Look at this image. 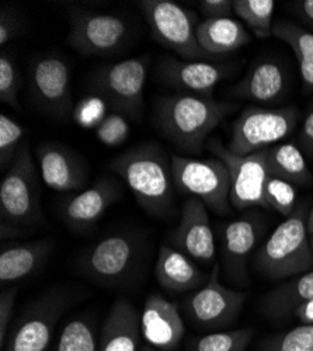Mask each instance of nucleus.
Segmentation results:
<instances>
[{
  "label": "nucleus",
  "mask_w": 313,
  "mask_h": 351,
  "mask_svg": "<svg viewBox=\"0 0 313 351\" xmlns=\"http://www.w3.org/2000/svg\"><path fill=\"white\" fill-rule=\"evenodd\" d=\"M236 110L212 96L177 92L160 97L155 106V124L160 134L188 156L200 155L208 135Z\"/></svg>",
  "instance_id": "obj_1"
},
{
  "label": "nucleus",
  "mask_w": 313,
  "mask_h": 351,
  "mask_svg": "<svg viewBox=\"0 0 313 351\" xmlns=\"http://www.w3.org/2000/svg\"><path fill=\"white\" fill-rule=\"evenodd\" d=\"M107 167L117 173L148 214L167 218L173 211L175 182L172 158L153 142L140 143L111 159Z\"/></svg>",
  "instance_id": "obj_2"
},
{
  "label": "nucleus",
  "mask_w": 313,
  "mask_h": 351,
  "mask_svg": "<svg viewBox=\"0 0 313 351\" xmlns=\"http://www.w3.org/2000/svg\"><path fill=\"white\" fill-rule=\"evenodd\" d=\"M42 221L37 167L28 142L8 169L0 184V235L10 241L24 235Z\"/></svg>",
  "instance_id": "obj_3"
},
{
  "label": "nucleus",
  "mask_w": 313,
  "mask_h": 351,
  "mask_svg": "<svg viewBox=\"0 0 313 351\" xmlns=\"http://www.w3.org/2000/svg\"><path fill=\"white\" fill-rule=\"evenodd\" d=\"M308 210L297 207L279 223L254 256V269L270 281L294 278L313 269V250L306 228Z\"/></svg>",
  "instance_id": "obj_4"
},
{
  "label": "nucleus",
  "mask_w": 313,
  "mask_h": 351,
  "mask_svg": "<svg viewBox=\"0 0 313 351\" xmlns=\"http://www.w3.org/2000/svg\"><path fill=\"white\" fill-rule=\"evenodd\" d=\"M138 8L144 14L152 38L173 51L184 61H218L207 53L197 38L198 17L172 0H140Z\"/></svg>",
  "instance_id": "obj_5"
},
{
  "label": "nucleus",
  "mask_w": 313,
  "mask_h": 351,
  "mask_svg": "<svg viewBox=\"0 0 313 351\" xmlns=\"http://www.w3.org/2000/svg\"><path fill=\"white\" fill-rule=\"evenodd\" d=\"M299 121L297 107H246L232 124L231 141L226 148L238 156L268 149L291 135Z\"/></svg>",
  "instance_id": "obj_6"
},
{
  "label": "nucleus",
  "mask_w": 313,
  "mask_h": 351,
  "mask_svg": "<svg viewBox=\"0 0 313 351\" xmlns=\"http://www.w3.org/2000/svg\"><path fill=\"white\" fill-rule=\"evenodd\" d=\"M172 174L181 193L200 198L207 208L219 215L231 214V171L223 160L173 155Z\"/></svg>",
  "instance_id": "obj_7"
},
{
  "label": "nucleus",
  "mask_w": 313,
  "mask_h": 351,
  "mask_svg": "<svg viewBox=\"0 0 313 351\" xmlns=\"http://www.w3.org/2000/svg\"><path fill=\"white\" fill-rule=\"evenodd\" d=\"M221 265L215 263L208 281L184 298L183 312L197 328L205 330L234 325L243 308L247 294L231 289L219 281Z\"/></svg>",
  "instance_id": "obj_8"
},
{
  "label": "nucleus",
  "mask_w": 313,
  "mask_h": 351,
  "mask_svg": "<svg viewBox=\"0 0 313 351\" xmlns=\"http://www.w3.org/2000/svg\"><path fill=\"white\" fill-rule=\"evenodd\" d=\"M148 66V56L131 58V60L104 66L93 76V90H96L116 112L138 119L144 106Z\"/></svg>",
  "instance_id": "obj_9"
},
{
  "label": "nucleus",
  "mask_w": 313,
  "mask_h": 351,
  "mask_svg": "<svg viewBox=\"0 0 313 351\" xmlns=\"http://www.w3.org/2000/svg\"><path fill=\"white\" fill-rule=\"evenodd\" d=\"M69 301L65 289H52L37 298L17 320L3 351H47Z\"/></svg>",
  "instance_id": "obj_10"
},
{
  "label": "nucleus",
  "mask_w": 313,
  "mask_h": 351,
  "mask_svg": "<svg viewBox=\"0 0 313 351\" xmlns=\"http://www.w3.org/2000/svg\"><path fill=\"white\" fill-rule=\"evenodd\" d=\"M207 146L218 159L226 163L231 171V206L236 210L250 207L266 208L264 189L270 178L267 149L247 156H238L216 138L210 139Z\"/></svg>",
  "instance_id": "obj_11"
},
{
  "label": "nucleus",
  "mask_w": 313,
  "mask_h": 351,
  "mask_svg": "<svg viewBox=\"0 0 313 351\" xmlns=\"http://www.w3.org/2000/svg\"><path fill=\"white\" fill-rule=\"evenodd\" d=\"M128 40L129 25L120 16L84 12L71 19L69 45L84 56L118 52Z\"/></svg>",
  "instance_id": "obj_12"
},
{
  "label": "nucleus",
  "mask_w": 313,
  "mask_h": 351,
  "mask_svg": "<svg viewBox=\"0 0 313 351\" xmlns=\"http://www.w3.org/2000/svg\"><path fill=\"white\" fill-rule=\"evenodd\" d=\"M30 90L34 101L44 112L55 119H66L71 114L72 89L68 64L58 56H42L30 65Z\"/></svg>",
  "instance_id": "obj_13"
},
{
  "label": "nucleus",
  "mask_w": 313,
  "mask_h": 351,
  "mask_svg": "<svg viewBox=\"0 0 313 351\" xmlns=\"http://www.w3.org/2000/svg\"><path fill=\"white\" fill-rule=\"evenodd\" d=\"M138 242L124 233H114L83 253L80 266L89 278L101 284L124 280L138 258Z\"/></svg>",
  "instance_id": "obj_14"
},
{
  "label": "nucleus",
  "mask_w": 313,
  "mask_h": 351,
  "mask_svg": "<svg viewBox=\"0 0 313 351\" xmlns=\"http://www.w3.org/2000/svg\"><path fill=\"white\" fill-rule=\"evenodd\" d=\"M264 225L260 217L249 213L238 219L227 222L222 228V266L226 280L243 287L250 282L247 265L251 252L258 245Z\"/></svg>",
  "instance_id": "obj_15"
},
{
  "label": "nucleus",
  "mask_w": 313,
  "mask_h": 351,
  "mask_svg": "<svg viewBox=\"0 0 313 351\" xmlns=\"http://www.w3.org/2000/svg\"><path fill=\"white\" fill-rule=\"evenodd\" d=\"M168 246L187 254L195 261L212 263L215 258V237L207 206L195 197H188L181 208L179 226L170 233Z\"/></svg>",
  "instance_id": "obj_16"
},
{
  "label": "nucleus",
  "mask_w": 313,
  "mask_h": 351,
  "mask_svg": "<svg viewBox=\"0 0 313 351\" xmlns=\"http://www.w3.org/2000/svg\"><path fill=\"white\" fill-rule=\"evenodd\" d=\"M36 155L47 187L66 193L86 186L89 179L86 163L66 146L52 142L42 143L37 146Z\"/></svg>",
  "instance_id": "obj_17"
},
{
  "label": "nucleus",
  "mask_w": 313,
  "mask_h": 351,
  "mask_svg": "<svg viewBox=\"0 0 313 351\" xmlns=\"http://www.w3.org/2000/svg\"><path fill=\"white\" fill-rule=\"evenodd\" d=\"M123 195L117 180L103 178L92 187L68 198L61 207L64 222L73 230L90 229Z\"/></svg>",
  "instance_id": "obj_18"
},
{
  "label": "nucleus",
  "mask_w": 313,
  "mask_h": 351,
  "mask_svg": "<svg viewBox=\"0 0 313 351\" xmlns=\"http://www.w3.org/2000/svg\"><path fill=\"white\" fill-rule=\"evenodd\" d=\"M140 332L151 347L173 351L186 333L177 304L170 302L160 294L149 295L140 313Z\"/></svg>",
  "instance_id": "obj_19"
},
{
  "label": "nucleus",
  "mask_w": 313,
  "mask_h": 351,
  "mask_svg": "<svg viewBox=\"0 0 313 351\" xmlns=\"http://www.w3.org/2000/svg\"><path fill=\"white\" fill-rule=\"evenodd\" d=\"M159 77L181 92L212 96L214 87L227 75V68L216 61H184L164 58L158 66Z\"/></svg>",
  "instance_id": "obj_20"
},
{
  "label": "nucleus",
  "mask_w": 313,
  "mask_h": 351,
  "mask_svg": "<svg viewBox=\"0 0 313 351\" xmlns=\"http://www.w3.org/2000/svg\"><path fill=\"white\" fill-rule=\"evenodd\" d=\"M288 76L284 68L274 61L255 64L249 73L239 80L231 95L238 99L253 100L259 104H275L286 97Z\"/></svg>",
  "instance_id": "obj_21"
},
{
  "label": "nucleus",
  "mask_w": 313,
  "mask_h": 351,
  "mask_svg": "<svg viewBox=\"0 0 313 351\" xmlns=\"http://www.w3.org/2000/svg\"><path fill=\"white\" fill-rule=\"evenodd\" d=\"M140 336V315L127 298H118L104 320L99 351H138Z\"/></svg>",
  "instance_id": "obj_22"
},
{
  "label": "nucleus",
  "mask_w": 313,
  "mask_h": 351,
  "mask_svg": "<svg viewBox=\"0 0 313 351\" xmlns=\"http://www.w3.org/2000/svg\"><path fill=\"white\" fill-rule=\"evenodd\" d=\"M53 247L52 239L3 245L0 253V282L6 285L33 276L45 265Z\"/></svg>",
  "instance_id": "obj_23"
},
{
  "label": "nucleus",
  "mask_w": 313,
  "mask_h": 351,
  "mask_svg": "<svg viewBox=\"0 0 313 351\" xmlns=\"http://www.w3.org/2000/svg\"><path fill=\"white\" fill-rule=\"evenodd\" d=\"M155 277L159 285L170 292L194 291L208 281L191 257L168 245H163L159 250Z\"/></svg>",
  "instance_id": "obj_24"
},
{
  "label": "nucleus",
  "mask_w": 313,
  "mask_h": 351,
  "mask_svg": "<svg viewBox=\"0 0 313 351\" xmlns=\"http://www.w3.org/2000/svg\"><path fill=\"white\" fill-rule=\"evenodd\" d=\"M197 38L201 48L212 56H223L250 43L245 25L234 17L207 19L197 27Z\"/></svg>",
  "instance_id": "obj_25"
},
{
  "label": "nucleus",
  "mask_w": 313,
  "mask_h": 351,
  "mask_svg": "<svg viewBox=\"0 0 313 351\" xmlns=\"http://www.w3.org/2000/svg\"><path fill=\"white\" fill-rule=\"evenodd\" d=\"M313 300V270L273 288L264 295L262 309L266 316L282 320L294 315L302 304Z\"/></svg>",
  "instance_id": "obj_26"
},
{
  "label": "nucleus",
  "mask_w": 313,
  "mask_h": 351,
  "mask_svg": "<svg viewBox=\"0 0 313 351\" xmlns=\"http://www.w3.org/2000/svg\"><path fill=\"white\" fill-rule=\"evenodd\" d=\"M270 176L294 186H310L313 176L306 165L303 152L294 143H281L267 149Z\"/></svg>",
  "instance_id": "obj_27"
},
{
  "label": "nucleus",
  "mask_w": 313,
  "mask_h": 351,
  "mask_svg": "<svg viewBox=\"0 0 313 351\" xmlns=\"http://www.w3.org/2000/svg\"><path fill=\"white\" fill-rule=\"evenodd\" d=\"M273 36L286 43L297 56L303 80V90H313V33L291 21H279L273 27Z\"/></svg>",
  "instance_id": "obj_28"
},
{
  "label": "nucleus",
  "mask_w": 313,
  "mask_h": 351,
  "mask_svg": "<svg viewBox=\"0 0 313 351\" xmlns=\"http://www.w3.org/2000/svg\"><path fill=\"white\" fill-rule=\"evenodd\" d=\"M275 2L273 0H235L234 13L245 21L255 38H268L273 36V17Z\"/></svg>",
  "instance_id": "obj_29"
},
{
  "label": "nucleus",
  "mask_w": 313,
  "mask_h": 351,
  "mask_svg": "<svg viewBox=\"0 0 313 351\" xmlns=\"http://www.w3.org/2000/svg\"><path fill=\"white\" fill-rule=\"evenodd\" d=\"M53 351H99L92 322L88 317H75L68 322Z\"/></svg>",
  "instance_id": "obj_30"
},
{
  "label": "nucleus",
  "mask_w": 313,
  "mask_h": 351,
  "mask_svg": "<svg viewBox=\"0 0 313 351\" xmlns=\"http://www.w3.org/2000/svg\"><path fill=\"white\" fill-rule=\"evenodd\" d=\"M253 329L214 332L195 339L190 351H246L253 339Z\"/></svg>",
  "instance_id": "obj_31"
},
{
  "label": "nucleus",
  "mask_w": 313,
  "mask_h": 351,
  "mask_svg": "<svg viewBox=\"0 0 313 351\" xmlns=\"http://www.w3.org/2000/svg\"><path fill=\"white\" fill-rule=\"evenodd\" d=\"M260 351H313V324H302L266 339Z\"/></svg>",
  "instance_id": "obj_32"
},
{
  "label": "nucleus",
  "mask_w": 313,
  "mask_h": 351,
  "mask_svg": "<svg viewBox=\"0 0 313 351\" xmlns=\"http://www.w3.org/2000/svg\"><path fill=\"white\" fill-rule=\"evenodd\" d=\"M266 208L282 217H291L297 210V191L294 184L270 176L264 189Z\"/></svg>",
  "instance_id": "obj_33"
},
{
  "label": "nucleus",
  "mask_w": 313,
  "mask_h": 351,
  "mask_svg": "<svg viewBox=\"0 0 313 351\" xmlns=\"http://www.w3.org/2000/svg\"><path fill=\"white\" fill-rule=\"evenodd\" d=\"M25 135V128L6 114L0 115V163L2 167L12 166Z\"/></svg>",
  "instance_id": "obj_34"
},
{
  "label": "nucleus",
  "mask_w": 313,
  "mask_h": 351,
  "mask_svg": "<svg viewBox=\"0 0 313 351\" xmlns=\"http://www.w3.org/2000/svg\"><path fill=\"white\" fill-rule=\"evenodd\" d=\"M21 87L20 71L13 58L3 49L0 55V100L18 110V92Z\"/></svg>",
  "instance_id": "obj_35"
},
{
  "label": "nucleus",
  "mask_w": 313,
  "mask_h": 351,
  "mask_svg": "<svg viewBox=\"0 0 313 351\" xmlns=\"http://www.w3.org/2000/svg\"><path fill=\"white\" fill-rule=\"evenodd\" d=\"M95 134L101 143L107 146H117L127 141L129 135V125L123 114L111 112L97 124Z\"/></svg>",
  "instance_id": "obj_36"
},
{
  "label": "nucleus",
  "mask_w": 313,
  "mask_h": 351,
  "mask_svg": "<svg viewBox=\"0 0 313 351\" xmlns=\"http://www.w3.org/2000/svg\"><path fill=\"white\" fill-rule=\"evenodd\" d=\"M23 30L21 17L10 8L0 9V47L5 48L16 40Z\"/></svg>",
  "instance_id": "obj_37"
},
{
  "label": "nucleus",
  "mask_w": 313,
  "mask_h": 351,
  "mask_svg": "<svg viewBox=\"0 0 313 351\" xmlns=\"http://www.w3.org/2000/svg\"><path fill=\"white\" fill-rule=\"evenodd\" d=\"M17 287H8L0 294V347H5L9 333V325L14 311Z\"/></svg>",
  "instance_id": "obj_38"
},
{
  "label": "nucleus",
  "mask_w": 313,
  "mask_h": 351,
  "mask_svg": "<svg viewBox=\"0 0 313 351\" xmlns=\"http://www.w3.org/2000/svg\"><path fill=\"white\" fill-rule=\"evenodd\" d=\"M198 8H200L204 20L232 17L234 13V2L231 0H203L198 3Z\"/></svg>",
  "instance_id": "obj_39"
},
{
  "label": "nucleus",
  "mask_w": 313,
  "mask_h": 351,
  "mask_svg": "<svg viewBox=\"0 0 313 351\" xmlns=\"http://www.w3.org/2000/svg\"><path fill=\"white\" fill-rule=\"evenodd\" d=\"M301 151L306 155H313V101L309 106V110L305 115L299 135Z\"/></svg>",
  "instance_id": "obj_40"
},
{
  "label": "nucleus",
  "mask_w": 313,
  "mask_h": 351,
  "mask_svg": "<svg viewBox=\"0 0 313 351\" xmlns=\"http://www.w3.org/2000/svg\"><path fill=\"white\" fill-rule=\"evenodd\" d=\"M294 12L297 16L310 28L313 27V0H301L294 3Z\"/></svg>",
  "instance_id": "obj_41"
},
{
  "label": "nucleus",
  "mask_w": 313,
  "mask_h": 351,
  "mask_svg": "<svg viewBox=\"0 0 313 351\" xmlns=\"http://www.w3.org/2000/svg\"><path fill=\"white\" fill-rule=\"evenodd\" d=\"M294 316L302 324H313V300L302 304L294 311Z\"/></svg>",
  "instance_id": "obj_42"
},
{
  "label": "nucleus",
  "mask_w": 313,
  "mask_h": 351,
  "mask_svg": "<svg viewBox=\"0 0 313 351\" xmlns=\"http://www.w3.org/2000/svg\"><path fill=\"white\" fill-rule=\"evenodd\" d=\"M306 228H308V233H309V235H313V208H312L310 213L308 214Z\"/></svg>",
  "instance_id": "obj_43"
},
{
  "label": "nucleus",
  "mask_w": 313,
  "mask_h": 351,
  "mask_svg": "<svg viewBox=\"0 0 313 351\" xmlns=\"http://www.w3.org/2000/svg\"><path fill=\"white\" fill-rule=\"evenodd\" d=\"M140 351H156V350H155L153 347H152V348H151V347H145V348H142Z\"/></svg>",
  "instance_id": "obj_44"
},
{
  "label": "nucleus",
  "mask_w": 313,
  "mask_h": 351,
  "mask_svg": "<svg viewBox=\"0 0 313 351\" xmlns=\"http://www.w3.org/2000/svg\"><path fill=\"white\" fill-rule=\"evenodd\" d=\"M309 241H310V246H312V250H313V235H309Z\"/></svg>",
  "instance_id": "obj_45"
}]
</instances>
